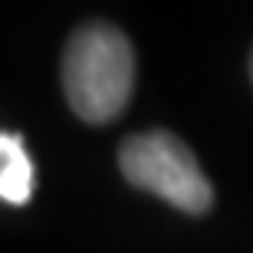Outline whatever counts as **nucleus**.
<instances>
[{
	"label": "nucleus",
	"mask_w": 253,
	"mask_h": 253,
	"mask_svg": "<svg viewBox=\"0 0 253 253\" xmlns=\"http://www.w3.org/2000/svg\"><path fill=\"white\" fill-rule=\"evenodd\" d=\"M135 85V53L119 27L92 20L76 30L63 53V92L83 122L105 125L125 112Z\"/></svg>",
	"instance_id": "nucleus-1"
},
{
	"label": "nucleus",
	"mask_w": 253,
	"mask_h": 253,
	"mask_svg": "<svg viewBox=\"0 0 253 253\" xmlns=\"http://www.w3.org/2000/svg\"><path fill=\"white\" fill-rule=\"evenodd\" d=\"M119 168L131 188L148 191L184 214H207L214 207V188L194 151L165 128L128 135L119 145Z\"/></svg>",
	"instance_id": "nucleus-2"
},
{
	"label": "nucleus",
	"mask_w": 253,
	"mask_h": 253,
	"mask_svg": "<svg viewBox=\"0 0 253 253\" xmlns=\"http://www.w3.org/2000/svg\"><path fill=\"white\" fill-rule=\"evenodd\" d=\"M33 184H37V168H33L23 135L0 128V201L13 207L30 204Z\"/></svg>",
	"instance_id": "nucleus-3"
},
{
	"label": "nucleus",
	"mask_w": 253,
	"mask_h": 253,
	"mask_svg": "<svg viewBox=\"0 0 253 253\" xmlns=\"http://www.w3.org/2000/svg\"><path fill=\"white\" fill-rule=\"evenodd\" d=\"M250 76H253V53H250Z\"/></svg>",
	"instance_id": "nucleus-4"
}]
</instances>
